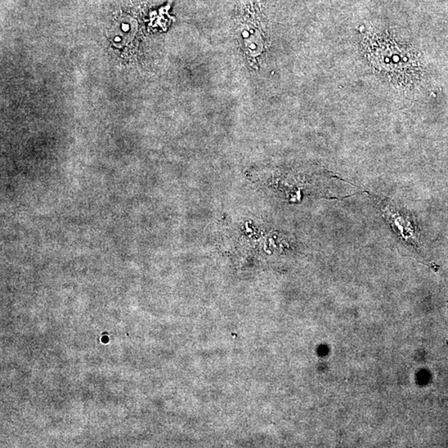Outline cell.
I'll use <instances>...</instances> for the list:
<instances>
[{
  "label": "cell",
  "instance_id": "1",
  "mask_svg": "<svg viewBox=\"0 0 448 448\" xmlns=\"http://www.w3.org/2000/svg\"><path fill=\"white\" fill-rule=\"evenodd\" d=\"M364 43L367 59L376 74L407 86L419 80L422 74L419 55L410 44L384 34L367 36Z\"/></svg>",
  "mask_w": 448,
  "mask_h": 448
},
{
  "label": "cell",
  "instance_id": "2",
  "mask_svg": "<svg viewBox=\"0 0 448 448\" xmlns=\"http://www.w3.org/2000/svg\"><path fill=\"white\" fill-rule=\"evenodd\" d=\"M382 212L386 220L391 223L394 232L398 237L407 244L419 248L421 246L419 231L412 220L410 214L402 211L386 202L382 205Z\"/></svg>",
  "mask_w": 448,
  "mask_h": 448
}]
</instances>
